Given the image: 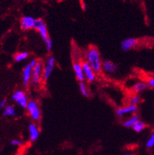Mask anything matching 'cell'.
Wrapping results in <instances>:
<instances>
[{
	"label": "cell",
	"mask_w": 154,
	"mask_h": 155,
	"mask_svg": "<svg viewBox=\"0 0 154 155\" xmlns=\"http://www.w3.org/2000/svg\"><path fill=\"white\" fill-rule=\"evenodd\" d=\"M87 62L90 65L95 73L101 72L102 69V61L98 48L95 47H90L86 52Z\"/></svg>",
	"instance_id": "obj_1"
},
{
	"label": "cell",
	"mask_w": 154,
	"mask_h": 155,
	"mask_svg": "<svg viewBox=\"0 0 154 155\" xmlns=\"http://www.w3.org/2000/svg\"><path fill=\"white\" fill-rule=\"evenodd\" d=\"M56 64V60H55L54 56L51 55L47 58L46 60V62L43 65V81L44 82H47L49 80L51 73L54 71V69Z\"/></svg>",
	"instance_id": "obj_2"
},
{
	"label": "cell",
	"mask_w": 154,
	"mask_h": 155,
	"mask_svg": "<svg viewBox=\"0 0 154 155\" xmlns=\"http://www.w3.org/2000/svg\"><path fill=\"white\" fill-rule=\"evenodd\" d=\"M43 64L42 61H38L37 64L33 68L32 71V77H31V84L34 86H37L43 80Z\"/></svg>",
	"instance_id": "obj_3"
},
{
	"label": "cell",
	"mask_w": 154,
	"mask_h": 155,
	"mask_svg": "<svg viewBox=\"0 0 154 155\" xmlns=\"http://www.w3.org/2000/svg\"><path fill=\"white\" fill-rule=\"evenodd\" d=\"M28 113L30 117L31 118V120L33 121H39L41 118V111L39 109V106L35 101H29L28 104L27 108Z\"/></svg>",
	"instance_id": "obj_4"
},
{
	"label": "cell",
	"mask_w": 154,
	"mask_h": 155,
	"mask_svg": "<svg viewBox=\"0 0 154 155\" xmlns=\"http://www.w3.org/2000/svg\"><path fill=\"white\" fill-rule=\"evenodd\" d=\"M11 98L12 100L14 101V102H17V104L19 106H21V108H27L28 104L29 101L28 100V98L26 96L25 93L23 91H16L15 92H14L13 94H12Z\"/></svg>",
	"instance_id": "obj_5"
},
{
	"label": "cell",
	"mask_w": 154,
	"mask_h": 155,
	"mask_svg": "<svg viewBox=\"0 0 154 155\" xmlns=\"http://www.w3.org/2000/svg\"><path fill=\"white\" fill-rule=\"evenodd\" d=\"M34 29H35L38 32H39V34L40 35V36H41L43 42L47 41V39L49 38V35H48V30H47V25H46L45 21H44L43 19H41V18L35 19Z\"/></svg>",
	"instance_id": "obj_6"
},
{
	"label": "cell",
	"mask_w": 154,
	"mask_h": 155,
	"mask_svg": "<svg viewBox=\"0 0 154 155\" xmlns=\"http://www.w3.org/2000/svg\"><path fill=\"white\" fill-rule=\"evenodd\" d=\"M139 41L136 38L129 37L123 39L121 43V49L123 51H128L131 49H134L138 46Z\"/></svg>",
	"instance_id": "obj_7"
},
{
	"label": "cell",
	"mask_w": 154,
	"mask_h": 155,
	"mask_svg": "<svg viewBox=\"0 0 154 155\" xmlns=\"http://www.w3.org/2000/svg\"><path fill=\"white\" fill-rule=\"evenodd\" d=\"M83 69H84V75H85V78L88 82H94L96 80V73L93 69H92L90 65L88 64L87 61L82 62Z\"/></svg>",
	"instance_id": "obj_8"
},
{
	"label": "cell",
	"mask_w": 154,
	"mask_h": 155,
	"mask_svg": "<svg viewBox=\"0 0 154 155\" xmlns=\"http://www.w3.org/2000/svg\"><path fill=\"white\" fill-rule=\"evenodd\" d=\"M137 112V106H132V105H129L127 106H123V107H120V108L116 109V114L117 117H124L125 115L127 114H135Z\"/></svg>",
	"instance_id": "obj_9"
},
{
	"label": "cell",
	"mask_w": 154,
	"mask_h": 155,
	"mask_svg": "<svg viewBox=\"0 0 154 155\" xmlns=\"http://www.w3.org/2000/svg\"><path fill=\"white\" fill-rule=\"evenodd\" d=\"M35 19L30 16H25L21 19V28L23 31H28L34 28Z\"/></svg>",
	"instance_id": "obj_10"
},
{
	"label": "cell",
	"mask_w": 154,
	"mask_h": 155,
	"mask_svg": "<svg viewBox=\"0 0 154 155\" xmlns=\"http://www.w3.org/2000/svg\"><path fill=\"white\" fill-rule=\"evenodd\" d=\"M32 71H33V68L30 65L29 63L24 68L23 72H22V82L25 86H28L31 81Z\"/></svg>",
	"instance_id": "obj_11"
},
{
	"label": "cell",
	"mask_w": 154,
	"mask_h": 155,
	"mask_svg": "<svg viewBox=\"0 0 154 155\" xmlns=\"http://www.w3.org/2000/svg\"><path fill=\"white\" fill-rule=\"evenodd\" d=\"M73 70H74L75 76H76V79L79 82H83L85 80V75H84V69H83L82 63L79 62V61H76L73 63Z\"/></svg>",
	"instance_id": "obj_12"
},
{
	"label": "cell",
	"mask_w": 154,
	"mask_h": 155,
	"mask_svg": "<svg viewBox=\"0 0 154 155\" xmlns=\"http://www.w3.org/2000/svg\"><path fill=\"white\" fill-rule=\"evenodd\" d=\"M102 69L107 74H113L116 73L118 70V67L116 64L109 60H105L102 62Z\"/></svg>",
	"instance_id": "obj_13"
},
{
	"label": "cell",
	"mask_w": 154,
	"mask_h": 155,
	"mask_svg": "<svg viewBox=\"0 0 154 155\" xmlns=\"http://www.w3.org/2000/svg\"><path fill=\"white\" fill-rule=\"evenodd\" d=\"M28 132H29V138L31 142H35L38 140L39 136V131L37 125L35 123H31L28 125Z\"/></svg>",
	"instance_id": "obj_14"
},
{
	"label": "cell",
	"mask_w": 154,
	"mask_h": 155,
	"mask_svg": "<svg viewBox=\"0 0 154 155\" xmlns=\"http://www.w3.org/2000/svg\"><path fill=\"white\" fill-rule=\"evenodd\" d=\"M149 87V85L147 82H144V81H139V82L135 83V84L132 87V91L133 92L139 94V93L143 92L146 90Z\"/></svg>",
	"instance_id": "obj_15"
},
{
	"label": "cell",
	"mask_w": 154,
	"mask_h": 155,
	"mask_svg": "<svg viewBox=\"0 0 154 155\" xmlns=\"http://www.w3.org/2000/svg\"><path fill=\"white\" fill-rule=\"evenodd\" d=\"M2 115L4 117H14L16 116V109L13 105H7L3 109Z\"/></svg>",
	"instance_id": "obj_16"
},
{
	"label": "cell",
	"mask_w": 154,
	"mask_h": 155,
	"mask_svg": "<svg viewBox=\"0 0 154 155\" xmlns=\"http://www.w3.org/2000/svg\"><path fill=\"white\" fill-rule=\"evenodd\" d=\"M139 120V117L137 115H134V116L131 117L130 118H128L127 120H126L125 121L123 122V126L125 128H132V126L136 123L138 120Z\"/></svg>",
	"instance_id": "obj_17"
},
{
	"label": "cell",
	"mask_w": 154,
	"mask_h": 155,
	"mask_svg": "<svg viewBox=\"0 0 154 155\" xmlns=\"http://www.w3.org/2000/svg\"><path fill=\"white\" fill-rule=\"evenodd\" d=\"M132 128L135 132H143V130L146 128V124H145L143 121H142V120H139L135 124H134V125L132 126V128Z\"/></svg>",
	"instance_id": "obj_18"
},
{
	"label": "cell",
	"mask_w": 154,
	"mask_h": 155,
	"mask_svg": "<svg viewBox=\"0 0 154 155\" xmlns=\"http://www.w3.org/2000/svg\"><path fill=\"white\" fill-rule=\"evenodd\" d=\"M29 54L26 52V51H24V52H20V53L17 54L14 56V61L16 62H21V61H24L25 59L28 58Z\"/></svg>",
	"instance_id": "obj_19"
},
{
	"label": "cell",
	"mask_w": 154,
	"mask_h": 155,
	"mask_svg": "<svg viewBox=\"0 0 154 155\" xmlns=\"http://www.w3.org/2000/svg\"><path fill=\"white\" fill-rule=\"evenodd\" d=\"M79 88H80L81 94H82L84 97L89 96V92H88L87 87V85L84 81L80 82V84H79Z\"/></svg>",
	"instance_id": "obj_20"
},
{
	"label": "cell",
	"mask_w": 154,
	"mask_h": 155,
	"mask_svg": "<svg viewBox=\"0 0 154 155\" xmlns=\"http://www.w3.org/2000/svg\"><path fill=\"white\" fill-rule=\"evenodd\" d=\"M141 102V98L138 94H135L132 97L129 98V105H132V106H138Z\"/></svg>",
	"instance_id": "obj_21"
},
{
	"label": "cell",
	"mask_w": 154,
	"mask_h": 155,
	"mask_svg": "<svg viewBox=\"0 0 154 155\" xmlns=\"http://www.w3.org/2000/svg\"><path fill=\"white\" fill-rule=\"evenodd\" d=\"M153 146H154V131L151 134L150 137H149V139L148 141H147L146 143V147L148 148L152 147Z\"/></svg>",
	"instance_id": "obj_22"
},
{
	"label": "cell",
	"mask_w": 154,
	"mask_h": 155,
	"mask_svg": "<svg viewBox=\"0 0 154 155\" xmlns=\"http://www.w3.org/2000/svg\"><path fill=\"white\" fill-rule=\"evenodd\" d=\"M45 43V46H46V48H47V51H48V52H51V50H52L53 48V42L52 40H51V38H48L47 39V40L46 42H44Z\"/></svg>",
	"instance_id": "obj_23"
},
{
	"label": "cell",
	"mask_w": 154,
	"mask_h": 155,
	"mask_svg": "<svg viewBox=\"0 0 154 155\" xmlns=\"http://www.w3.org/2000/svg\"><path fill=\"white\" fill-rule=\"evenodd\" d=\"M147 84H148L149 87L151 88L154 89V77H150L147 79Z\"/></svg>",
	"instance_id": "obj_24"
},
{
	"label": "cell",
	"mask_w": 154,
	"mask_h": 155,
	"mask_svg": "<svg viewBox=\"0 0 154 155\" xmlns=\"http://www.w3.org/2000/svg\"><path fill=\"white\" fill-rule=\"evenodd\" d=\"M10 143L12 146H21L23 144V141L21 140H13Z\"/></svg>",
	"instance_id": "obj_25"
},
{
	"label": "cell",
	"mask_w": 154,
	"mask_h": 155,
	"mask_svg": "<svg viewBox=\"0 0 154 155\" xmlns=\"http://www.w3.org/2000/svg\"><path fill=\"white\" fill-rule=\"evenodd\" d=\"M6 103H7V99H6V98H2V100H1V102H0V108L1 109L5 108V107L7 106V105H6Z\"/></svg>",
	"instance_id": "obj_26"
},
{
	"label": "cell",
	"mask_w": 154,
	"mask_h": 155,
	"mask_svg": "<svg viewBox=\"0 0 154 155\" xmlns=\"http://www.w3.org/2000/svg\"><path fill=\"white\" fill-rule=\"evenodd\" d=\"M37 62H38V61H37V60H36V59H31V61H30L29 64H30V65H31V66L32 67V68H34V67H35V65H36Z\"/></svg>",
	"instance_id": "obj_27"
},
{
	"label": "cell",
	"mask_w": 154,
	"mask_h": 155,
	"mask_svg": "<svg viewBox=\"0 0 154 155\" xmlns=\"http://www.w3.org/2000/svg\"><path fill=\"white\" fill-rule=\"evenodd\" d=\"M124 155H132V154H131V153H125Z\"/></svg>",
	"instance_id": "obj_28"
}]
</instances>
